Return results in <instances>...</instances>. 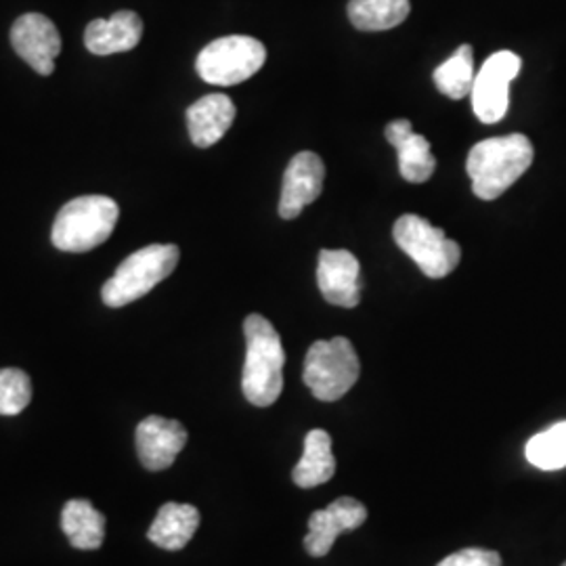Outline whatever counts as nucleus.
I'll use <instances>...</instances> for the list:
<instances>
[{
  "mask_svg": "<svg viewBox=\"0 0 566 566\" xmlns=\"http://www.w3.org/2000/svg\"><path fill=\"white\" fill-rule=\"evenodd\" d=\"M118 219L120 208L116 200L107 196H82L61 208L51 240L63 252H88L109 240Z\"/></svg>",
  "mask_w": 566,
  "mask_h": 566,
  "instance_id": "3",
  "label": "nucleus"
},
{
  "mask_svg": "<svg viewBox=\"0 0 566 566\" xmlns=\"http://www.w3.org/2000/svg\"><path fill=\"white\" fill-rule=\"evenodd\" d=\"M367 521V507L355 497H338L325 510H317L308 518V535L304 537V549L313 558H324L334 542L346 533L355 531Z\"/></svg>",
  "mask_w": 566,
  "mask_h": 566,
  "instance_id": "10",
  "label": "nucleus"
},
{
  "mask_svg": "<svg viewBox=\"0 0 566 566\" xmlns=\"http://www.w3.org/2000/svg\"><path fill=\"white\" fill-rule=\"evenodd\" d=\"M179 256L181 252L175 243H151L137 250L103 285V303L120 308L139 301L177 269Z\"/></svg>",
  "mask_w": 566,
  "mask_h": 566,
  "instance_id": "4",
  "label": "nucleus"
},
{
  "mask_svg": "<svg viewBox=\"0 0 566 566\" xmlns=\"http://www.w3.org/2000/svg\"><path fill=\"white\" fill-rule=\"evenodd\" d=\"M235 105L223 93H212L193 103L187 109V128L193 145L203 149L221 142L235 120Z\"/></svg>",
  "mask_w": 566,
  "mask_h": 566,
  "instance_id": "16",
  "label": "nucleus"
},
{
  "mask_svg": "<svg viewBox=\"0 0 566 566\" xmlns=\"http://www.w3.org/2000/svg\"><path fill=\"white\" fill-rule=\"evenodd\" d=\"M359 357L348 338L336 336L332 340L311 344L304 357L303 380L319 401H338L359 380Z\"/></svg>",
  "mask_w": 566,
  "mask_h": 566,
  "instance_id": "5",
  "label": "nucleus"
},
{
  "mask_svg": "<svg viewBox=\"0 0 566 566\" xmlns=\"http://www.w3.org/2000/svg\"><path fill=\"white\" fill-rule=\"evenodd\" d=\"M474 51L462 44L449 60L434 70V84L449 99H464L474 86Z\"/></svg>",
  "mask_w": 566,
  "mask_h": 566,
  "instance_id": "21",
  "label": "nucleus"
},
{
  "mask_svg": "<svg viewBox=\"0 0 566 566\" xmlns=\"http://www.w3.org/2000/svg\"><path fill=\"white\" fill-rule=\"evenodd\" d=\"M266 61V49L252 36H224L203 46L196 61L200 78L214 86H233L252 78Z\"/></svg>",
  "mask_w": 566,
  "mask_h": 566,
  "instance_id": "7",
  "label": "nucleus"
},
{
  "mask_svg": "<svg viewBox=\"0 0 566 566\" xmlns=\"http://www.w3.org/2000/svg\"><path fill=\"white\" fill-rule=\"evenodd\" d=\"M61 528L76 549H97L105 539V516L88 500H70L61 512Z\"/></svg>",
  "mask_w": 566,
  "mask_h": 566,
  "instance_id": "19",
  "label": "nucleus"
},
{
  "mask_svg": "<svg viewBox=\"0 0 566 566\" xmlns=\"http://www.w3.org/2000/svg\"><path fill=\"white\" fill-rule=\"evenodd\" d=\"M411 11L409 0H350L348 20L364 32L392 30L407 20Z\"/></svg>",
  "mask_w": 566,
  "mask_h": 566,
  "instance_id": "20",
  "label": "nucleus"
},
{
  "mask_svg": "<svg viewBox=\"0 0 566 566\" xmlns=\"http://www.w3.org/2000/svg\"><path fill=\"white\" fill-rule=\"evenodd\" d=\"M521 57L512 51H497L483 63L472 86V109L483 124L502 120L510 107V82L521 72Z\"/></svg>",
  "mask_w": 566,
  "mask_h": 566,
  "instance_id": "8",
  "label": "nucleus"
},
{
  "mask_svg": "<svg viewBox=\"0 0 566 566\" xmlns=\"http://www.w3.org/2000/svg\"><path fill=\"white\" fill-rule=\"evenodd\" d=\"M324 160L317 154H296L283 175L280 217L292 221L303 212L304 206L315 202L324 191Z\"/></svg>",
  "mask_w": 566,
  "mask_h": 566,
  "instance_id": "11",
  "label": "nucleus"
},
{
  "mask_svg": "<svg viewBox=\"0 0 566 566\" xmlns=\"http://www.w3.org/2000/svg\"><path fill=\"white\" fill-rule=\"evenodd\" d=\"M245 364H243V397L256 407H269L280 399L283 390L282 338L263 315H248L243 322Z\"/></svg>",
  "mask_w": 566,
  "mask_h": 566,
  "instance_id": "2",
  "label": "nucleus"
},
{
  "mask_svg": "<svg viewBox=\"0 0 566 566\" xmlns=\"http://www.w3.org/2000/svg\"><path fill=\"white\" fill-rule=\"evenodd\" d=\"M11 44L21 60L41 76L55 72L61 36L55 23L41 13H25L11 28Z\"/></svg>",
  "mask_w": 566,
  "mask_h": 566,
  "instance_id": "9",
  "label": "nucleus"
},
{
  "mask_svg": "<svg viewBox=\"0 0 566 566\" xmlns=\"http://www.w3.org/2000/svg\"><path fill=\"white\" fill-rule=\"evenodd\" d=\"M437 566H502V556L493 549H483V547H465L446 560H441Z\"/></svg>",
  "mask_w": 566,
  "mask_h": 566,
  "instance_id": "24",
  "label": "nucleus"
},
{
  "mask_svg": "<svg viewBox=\"0 0 566 566\" xmlns=\"http://www.w3.org/2000/svg\"><path fill=\"white\" fill-rule=\"evenodd\" d=\"M563 566H566V563H565V565H563Z\"/></svg>",
  "mask_w": 566,
  "mask_h": 566,
  "instance_id": "25",
  "label": "nucleus"
},
{
  "mask_svg": "<svg viewBox=\"0 0 566 566\" xmlns=\"http://www.w3.org/2000/svg\"><path fill=\"white\" fill-rule=\"evenodd\" d=\"M526 460L539 470H560L566 465V422L549 426L526 443Z\"/></svg>",
  "mask_w": 566,
  "mask_h": 566,
  "instance_id": "22",
  "label": "nucleus"
},
{
  "mask_svg": "<svg viewBox=\"0 0 566 566\" xmlns=\"http://www.w3.org/2000/svg\"><path fill=\"white\" fill-rule=\"evenodd\" d=\"M32 401V380L18 367L0 369V416H18Z\"/></svg>",
  "mask_w": 566,
  "mask_h": 566,
  "instance_id": "23",
  "label": "nucleus"
},
{
  "mask_svg": "<svg viewBox=\"0 0 566 566\" xmlns=\"http://www.w3.org/2000/svg\"><path fill=\"white\" fill-rule=\"evenodd\" d=\"M336 472V458L332 453V437L315 428L304 439V451L301 462L292 472V481L301 489H313L324 485Z\"/></svg>",
  "mask_w": 566,
  "mask_h": 566,
  "instance_id": "18",
  "label": "nucleus"
},
{
  "mask_svg": "<svg viewBox=\"0 0 566 566\" xmlns=\"http://www.w3.org/2000/svg\"><path fill=\"white\" fill-rule=\"evenodd\" d=\"M317 285L327 303L355 308L361 303V269L357 256L348 250H322Z\"/></svg>",
  "mask_w": 566,
  "mask_h": 566,
  "instance_id": "12",
  "label": "nucleus"
},
{
  "mask_svg": "<svg viewBox=\"0 0 566 566\" xmlns=\"http://www.w3.org/2000/svg\"><path fill=\"white\" fill-rule=\"evenodd\" d=\"M386 139L397 149L399 170L405 181L426 182L432 177L437 168V158L430 151L428 139L413 133L411 122H390L386 126Z\"/></svg>",
  "mask_w": 566,
  "mask_h": 566,
  "instance_id": "15",
  "label": "nucleus"
},
{
  "mask_svg": "<svg viewBox=\"0 0 566 566\" xmlns=\"http://www.w3.org/2000/svg\"><path fill=\"white\" fill-rule=\"evenodd\" d=\"M533 156V145L521 133L476 143L465 164L474 193L486 202L497 200L531 168Z\"/></svg>",
  "mask_w": 566,
  "mask_h": 566,
  "instance_id": "1",
  "label": "nucleus"
},
{
  "mask_svg": "<svg viewBox=\"0 0 566 566\" xmlns=\"http://www.w3.org/2000/svg\"><path fill=\"white\" fill-rule=\"evenodd\" d=\"M392 238L430 280H443L462 259L460 245L449 240L443 229L418 214L401 217L392 227Z\"/></svg>",
  "mask_w": 566,
  "mask_h": 566,
  "instance_id": "6",
  "label": "nucleus"
},
{
  "mask_svg": "<svg viewBox=\"0 0 566 566\" xmlns=\"http://www.w3.org/2000/svg\"><path fill=\"white\" fill-rule=\"evenodd\" d=\"M200 526V510L191 504L168 502L158 510L154 525L147 531V539L163 549L177 552L187 546Z\"/></svg>",
  "mask_w": 566,
  "mask_h": 566,
  "instance_id": "17",
  "label": "nucleus"
},
{
  "mask_svg": "<svg viewBox=\"0 0 566 566\" xmlns=\"http://www.w3.org/2000/svg\"><path fill=\"white\" fill-rule=\"evenodd\" d=\"M135 443L143 468L160 472L175 464L177 455L187 446V428L177 420L149 416L137 426Z\"/></svg>",
  "mask_w": 566,
  "mask_h": 566,
  "instance_id": "13",
  "label": "nucleus"
},
{
  "mask_svg": "<svg viewBox=\"0 0 566 566\" xmlns=\"http://www.w3.org/2000/svg\"><path fill=\"white\" fill-rule=\"evenodd\" d=\"M142 36V18L135 11H118L109 20L91 21L84 32V44L93 55L107 57L133 51Z\"/></svg>",
  "mask_w": 566,
  "mask_h": 566,
  "instance_id": "14",
  "label": "nucleus"
}]
</instances>
